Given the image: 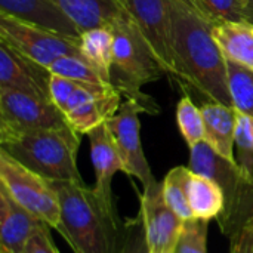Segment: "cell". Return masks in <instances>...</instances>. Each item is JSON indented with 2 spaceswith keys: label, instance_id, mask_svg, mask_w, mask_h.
Segmentation results:
<instances>
[{
  "label": "cell",
  "instance_id": "f1b7e54d",
  "mask_svg": "<svg viewBox=\"0 0 253 253\" xmlns=\"http://www.w3.org/2000/svg\"><path fill=\"white\" fill-rule=\"evenodd\" d=\"M84 82H77L73 79H67L62 76L52 74L50 76V83H49V93H50V101L64 113L71 95L76 92V89Z\"/></svg>",
  "mask_w": 253,
  "mask_h": 253
},
{
  "label": "cell",
  "instance_id": "8992f818",
  "mask_svg": "<svg viewBox=\"0 0 253 253\" xmlns=\"http://www.w3.org/2000/svg\"><path fill=\"white\" fill-rule=\"evenodd\" d=\"M0 184L28 212L53 230L61 222V206L50 182L0 150Z\"/></svg>",
  "mask_w": 253,
  "mask_h": 253
},
{
  "label": "cell",
  "instance_id": "4fadbf2b",
  "mask_svg": "<svg viewBox=\"0 0 253 253\" xmlns=\"http://www.w3.org/2000/svg\"><path fill=\"white\" fill-rule=\"evenodd\" d=\"M52 73L0 40V87H9L49 99Z\"/></svg>",
  "mask_w": 253,
  "mask_h": 253
},
{
  "label": "cell",
  "instance_id": "7c38bea8",
  "mask_svg": "<svg viewBox=\"0 0 253 253\" xmlns=\"http://www.w3.org/2000/svg\"><path fill=\"white\" fill-rule=\"evenodd\" d=\"M122 96L113 84L82 83L71 95L64 114L79 135H87L119 111Z\"/></svg>",
  "mask_w": 253,
  "mask_h": 253
},
{
  "label": "cell",
  "instance_id": "f546056e",
  "mask_svg": "<svg viewBox=\"0 0 253 253\" xmlns=\"http://www.w3.org/2000/svg\"><path fill=\"white\" fill-rule=\"evenodd\" d=\"M230 253H253V215L231 236Z\"/></svg>",
  "mask_w": 253,
  "mask_h": 253
},
{
  "label": "cell",
  "instance_id": "e0dca14e",
  "mask_svg": "<svg viewBox=\"0 0 253 253\" xmlns=\"http://www.w3.org/2000/svg\"><path fill=\"white\" fill-rule=\"evenodd\" d=\"M205 120L206 136L205 141L222 157L236 162V127L237 111L233 107L216 101H209L200 108ZM237 163V162H236Z\"/></svg>",
  "mask_w": 253,
  "mask_h": 253
},
{
  "label": "cell",
  "instance_id": "ba28073f",
  "mask_svg": "<svg viewBox=\"0 0 253 253\" xmlns=\"http://www.w3.org/2000/svg\"><path fill=\"white\" fill-rule=\"evenodd\" d=\"M0 40L47 70L62 56L82 55L80 39L59 36L6 15H0Z\"/></svg>",
  "mask_w": 253,
  "mask_h": 253
},
{
  "label": "cell",
  "instance_id": "6da1fadb",
  "mask_svg": "<svg viewBox=\"0 0 253 253\" xmlns=\"http://www.w3.org/2000/svg\"><path fill=\"white\" fill-rule=\"evenodd\" d=\"M169 6L179 80L196 87L211 101L233 107L227 58L212 34L213 24L181 0H169Z\"/></svg>",
  "mask_w": 253,
  "mask_h": 253
},
{
  "label": "cell",
  "instance_id": "5bb4252c",
  "mask_svg": "<svg viewBox=\"0 0 253 253\" xmlns=\"http://www.w3.org/2000/svg\"><path fill=\"white\" fill-rule=\"evenodd\" d=\"M0 15L59 36L82 37V30L52 0H0Z\"/></svg>",
  "mask_w": 253,
  "mask_h": 253
},
{
  "label": "cell",
  "instance_id": "9c48e42d",
  "mask_svg": "<svg viewBox=\"0 0 253 253\" xmlns=\"http://www.w3.org/2000/svg\"><path fill=\"white\" fill-rule=\"evenodd\" d=\"M70 126L65 114L49 99L0 87V132H25Z\"/></svg>",
  "mask_w": 253,
  "mask_h": 253
},
{
  "label": "cell",
  "instance_id": "1f68e13d",
  "mask_svg": "<svg viewBox=\"0 0 253 253\" xmlns=\"http://www.w3.org/2000/svg\"><path fill=\"white\" fill-rule=\"evenodd\" d=\"M243 13H245V21L253 27V0H245Z\"/></svg>",
  "mask_w": 253,
  "mask_h": 253
},
{
  "label": "cell",
  "instance_id": "7402d4cb",
  "mask_svg": "<svg viewBox=\"0 0 253 253\" xmlns=\"http://www.w3.org/2000/svg\"><path fill=\"white\" fill-rule=\"evenodd\" d=\"M228 87L237 113L253 117V70L227 59Z\"/></svg>",
  "mask_w": 253,
  "mask_h": 253
},
{
  "label": "cell",
  "instance_id": "52a82bcc",
  "mask_svg": "<svg viewBox=\"0 0 253 253\" xmlns=\"http://www.w3.org/2000/svg\"><path fill=\"white\" fill-rule=\"evenodd\" d=\"M142 33L154 58L166 74L179 80L172 46L169 0H117Z\"/></svg>",
  "mask_w": 253,
  "mask_h": 253
},
{
  "label": "cell",
  "instance_id": "7a4b0ae2",
  "mask_svg": "<svg viewBox=\"0 0 253 253\" xmlns=\"http://www.w3.org/2000/svg\"><path fill=\"white\" fill-rule=\"evenodd\" d=\"M61 206L56 231L74 253H127V228L114 200L80 182L49 181Z\"/></svg>",
  "mask_w": 253,
  "mask_h": 253
},
{
  "label": "cell",
  "instance_id": "83f0119b",
  "mask_svg": "<svg viewBox=\"0 0 253 253\" xmlns=\"http://www.w3.org/2000/svg\"><path fill=\"white\" fill-rule=\"evenodd\" d=\"M237 165L253 176V117L237 113L236 127Z\"/></svg>",
  "mask_w": 253,
  "mask_h": 253
},
{
  "label": "cell",
  "instance_id": "4316f807",
  "mask_svg": "<svg viewBox=\"0 0 253 253\" xmlns=\"http://www.w3.org/2000/svg\"><path fill=\"white\" fill-rule=\"evenodd\" d=\"M208 224L205 219L184 221V227L173 253H208Z\"/></svg>",
  "mask_w": 253,
  "mask_h": 253
},
{
  "label": "cell",
  "instance_id": "8fae6325",
  "mask_svg": "<svg viewBox=\"0 0 253 253\" xmlns=\"http://www.w3.org/2000/svg\"><path fill=\"white\" fill-rule=\"evenodd\" d=\"M145 230L147 253H173L178 245L184 219L166 203L163 187L157 181L144 188L139 196Z\"/></svg>",
  "mask_w": 253,
  "mask_h": 253
},
{
  "label": "cell",
  "instance_id": "30bf717a",
  "mask_svg": "<svg viewBox=\"0 0 253 253\" xmlns=\"http://www.w3.org/2000/svg\"><path fill=\"white\" fill-rule=\"evenodd\" d=\"M139 113H144L142 107L136 101L127 99L122 102L119 111L111 119H108L105 125L120 153L123 172L141 181L145 188L156 182V178L144 154L139 135Z\"/></svg>",
  "mask_w": 253,
  "mask_h": 253
},
{
  "label": "cell",
  "instance_id": "cb8c5ba5",
  "mask_svg": "<svg viewBox=\"0 0 253 253\" xmlns=\"http://www.w3.org/2000/svg\"><path fill=\"white\" fill-rule=\"evenodd\" d=\"M176 123L182 138L185 139L190 148L205 141L206 129L202 110L196 107V104L188 95L182 96L176 105Z\"/></svg>",
  "mask_w": 253,
  "mask_h": 253
},
{
  "label": "cell",
  "instance_id": "d6986e66",
  "mask_svg": "<svg viewBox=\"0 0 253 253\" xmlns=\"http://www.w3.org/2000/svg\"><path fill=\"white\" fill-rule=\"evenodd\" d=\"M187 197L194 218L211 221L221 216L225 208L222 188L211 178L190 169L187 178Z\"/></svg>",
  "mask_w": 253,
  "mask_h": 253
},
{
  "label": "cell",
  "instance_id": "44dd1931",
  "mask_svg": "<svg viewBox=\"0 0 253 253\" xmlns=\"http://www.w3.org/2000/svg\"><path fill=\"white\" fill-rule=\"evenodd\" d=\"M114 33L108 27H96L82 33L80 53L98 71V74L111 84Z\"/></svg>",
  "mask_w": 253,
  "mask_h": 253
},
{
  "label": "cell",
  "instance_id": "ffe728a7",
  "mask_svg": "<svg viewBox=\"0 0 253 253\" xmlns=\"http://www.w3.org/2000/svg\"><path fill=\"white\" fill-rule=\"evenodd\" d=\"M212 34L224 56L253 70V27L248 22H218Z\"/></svg>",
  "mask_w": 253,
  "mask_h": 253
},
{
  "label": "cell",
  "instance_id": "277c9868",
  "mask_svg": "<svg viewBox=\"0 0 253 253\" xmlns=\"http://www.w3.org/2000/svg\"><path fill=\"white\" fill-rule=\"evenodd\" d=\"M114 47L111 65V84L127 99L136 101L144 113L159 114L160 105L141 89L159 80L165 73L154 58L136 24L125 13L113 27Z\"/></svg>",
  "mask_w": 253,
  "mask_h": 253
},
{
  "label": "cell",
  "instance_id": "9a60e30c",
  "mask_svg": "<svg viewBox=\"0 0 253 253\" xmlns=\"http://www.w3.org/2000/svg\"><path fill=\"white\" fill-rule=\"evenodd\" d=\"M49 227L22 208L0 184V253H22L30 239Z\"/></svg>",
  "mask_w": 253,
  "mask_h": 253
},
{
  "label": "cell",
  "instance_id": "484cf974",
  "mask_svg": "<svg viewBox=\"0 0 253 253\" xmlns=\"http://www.w3.org/2000/svg\"><path fill=\"white\" fill-rule=\"evenodd\" d=\"M197 12L212 24L246 22L245 0H194Z\"/></svg>",
  "mask_w": 253,
  "mask_h": 253
},
{
  "label": "cell",
  "instance_id": "603a6c76",
  "mask_svg": "<svg viewBox=\"0 0 253 253\" xmlns=\"http://www.w3.org/2000/svg\"><path fill=\"white\" fill-rule=\"evenodd\" d=\"M190 168H173L163 179V196L168 206L184 221L196 219L187 197V178Z\"/></svg>",
  "mask_w": 253,
  "mask_h": 253
},
{
  "label": "cell",
  "instance_id": "5b68a950",
  "mask_svg": "<svg viewBox=\"0 0 253 253\" xmlns=\"http://www.w3.org/2000/svg\"><path fill=\"white\" fill-rule=\"evenodd\" d=\"M188 168L213 179L222 188L225 208L221 213V227L231 237L253 215V176L236 162L218 154L206 141L190 148Z\"/></svg>",
  "mask_w": 253,
  "mask_h": 253
},
{
  "label": "cell",
  "instance_id": "ac0fdd59",
  "mask_svg": "<svg viewBox=\"0 0 253 253\" xmlns=\"http://www.w3.org/2000/svg\"><path fill=\"white\" fill-rule=\"evenodd\" d=\"M83 31L108 27L111 28L126 12L117 0H52Z\"/></svg>",
  "mask_w": 253,
  "mask_h": 253
},
{
  "label": "cell",
  "instance_id": "d4e9b609",
  "mask_svg": "<svg viewBox=\"0 0 253 253\" xmlns=\"http://www.w3.org/2000/svg\"><path fill=\"white\" fill-rule=\"evenodd\" d=\"M49 71L52 74L73 79L77 82L93 83V84H108L82 55L62 56L49 67Z\"/></svg>",
  "mask_w": 253,
  "mask_h": 253
},
{
  "label": "cell",
  "instance_id": "2e32d148",
  "mask_svg": "<svg viewBox=\"0 0 253 253\" xmlns=\"http://www.w3.org/2000/svg\"><path fill=\"white\" fill-rule=\"evenodd\" d=\"M87 138L90 144V160L96 176L93 188L101 197L113 200V176L119 170L123 172V162L120 153L105 123L90 130L87 133Z\"/></svg>",
  "mask_w": 253,
  "mask_h": 253
},
{
  "label": "cell",
  "instance_id": "4dcf8cb0",
  "mask_svg": "<svg viewBox=\"0 0 253 253\" xmlns=\"http://www.w3.org/2000/svg\"><path fill=\"white\" fill-rule=\"evenodd\" d=\"M22 253H59L50 236V227H44L37 231L30 239Z\"/></svg>",
  "mask_w": 253,
  "mask_h": 253
},
{
  "label": "cell",
  "instance_id": "3957f363",
  "mask_svg": "<svg viewBox=\"0 0 253 253\" xmlns=\"http://www.w3.org/2000/svg\"><path fill=\"white\" fill-rule=\"evenodd\" d=\"M80 135L71 127L0 132V150L47 181L83 184L77 169Z\"/></svg>",
  "mask_w": 253,
  "mask_h": 253
},
{
  "label": "cell",
  "instance_id": "d6a6232c",
  "mask_svg": "<svg viewBox=\"0 0 253 253\" xmlns=\"http://www.w3.org/2000/svg\"><path fill=\"white\" fill-rule=\"evenodd\" d=\"M181 1H182V3H185V4H187V6H188L190 9H193L194 12H197V7H196V1H194V0H181ZM197 13H199V12H197ZM199 15H200V13H199Z\"/></svg>",
  "mask_w": 253,
  "mask_h": 253
}]
</instances>
